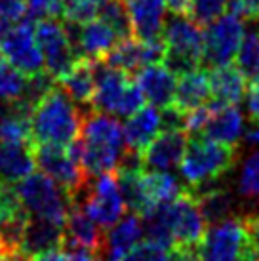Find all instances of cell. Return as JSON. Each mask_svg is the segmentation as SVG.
Instances as JSON below:
<instances>
[{"instance_id":"f35d334b","label":"cell","mask_w":259,"mask_h":261,"mask_svg":"<svg viewBox=\"0 0 259 261\" xmlns=\"http://www.w3.org/2000/svg\"><path fill=\"white\" fill-rule=\"evenodd\" d=\"M27 10L35 17H61L63 0H27Z\"/></svg>"},{"instance_id":"60d3db41","label":"cell","mask_w":259,"mask_h":261,"mask_svg":"<svg viewBox=\"0 0 259 261\" xmlns=\"http://www.w3.org/2000/svg\"><path fill=\"white\" fill-rule=\"evenodd\" d=\"M227 6L238 17L252 19V21L259 19V0H227Z\"/></svg>"},{"instance_id":"bcb514c9","label":"cell","mask_w":259,"mask_h":261,"mask_svg":"<svg viewBox=\"0 0 259 261\" xmlns=\"http://www.w3.org/2000/svg\"><path fill=\"white\" fill-rule=\"evenodd\" d=\"M0 261H31V257L23 255L21 252H17V254L12 255H0Z\"/></svg>"},{"instance_id":"4dcf8cb0","label":"cell","mask_w":259,"mask_h":261,"mask_svg":"<svg viewBox=\"0 0 259 261\" xmlns=\"http://www.w3.org/2000/svg\"><path fill=\"white\" fill-rule=\"evenodd\" d=\"M237 69L242 73L246 82L259 80V33H248L237 51Z\"/></svg>"},{"instance_id":"e575fe53","label":"cell","mask_w":259,"mask_h":261,"mask_svg":"<svg viewBox=\"0 0 259 261\" xmlns=\"http://www.w3.org/2000/svg\"><path fill=\"white\" fill-rule=\"evenodd\" d=\"M105 0H63L61 17L69 23H86L95 19Z\"/></svg>"},{"instance_id":"c3c4849f","label":"cell","mask_w":259,"mask_h":261,"mask_svg":"<svg viewBox=\"0 0 259 261\" xmlns=\"http://www.w3.org/2000/svg\"><path fill=\"white\" fill-rule=\"evenodd\" d=\"M95 261H113V259H109L107 255H105V257H101V255L97 257V255H95Z\"/></svg>"},{"instance_id":"ac0fdd59","label":"cell","mask_w":259,"mask_h":261,"mask_svg":"<svg viewBox=\"0 0 259 261\" xmlns=\"http://www.w3.org/2000/svg\"><path fill=\"white\" fill-rule=\"evenodd\" d=\"M132 35L137 40H160L166 25V0H124Z\"/></svg>"},{"instance_id":"74e56055","label":"cell","mask_w":259,"mask_h":261,"mask_svg":"<svg viewBox=\"0 0 259 261\" xmlns=\"http://www.w3.org/2000/svg\"><path fill=\"white\" fill-rule=\"evenodd\" d=\"M19 210H21V204H19L15 187L0 181V223Z\"/></svg>"},{"instance_id":"d4e9b609","label":"cell","mask_w":259,"mask_h":261,"mask_svg":"<svg viewBox=\"0 0 259 261\" xmlns=\"http://www.w3.org/2000/svg\"><path fill=\"white\" fill-rule=\"evenodd\" d=\"M35 154L31 143H14L0 139V181L15 185L35 172Z\"/></svg>"},{"instance_id":"d590c367","label":"cell","mask_w":259,"mask_h":261,"mask_svg":"<svg viewBox=\"0 0 259 261\" xmlns=\"http://www.w3.org/2000/svg\"><path fill=\"white\" fill-rule=\"evenodd\" d=\"M225 10H227V0H191L189 17L202 27L223 15Z\"/></svg>"},{"instance_id":"5b68a950","label":"cell","mask_w":259,"mask_h":261,"mask_svg":"<svg viewBox=\"0 0 259 261\" xmlns=\"http://www.w3.org/2000/svg\"><path fill=\"white\" fill-rule=\"evenodd\" d=\"M164 42V63L170 71L183 74L193 71L202 63L204 54V37L198 23H194L187 15H173L164 25L162 31Z\"/></svg>"},{"instance_id":"7c38bea8","label":"cell","mask_w":259,"mask_h":261,"mask_svg":"<svg viewBox=\"0 0 259 261\" xmlns=\"http://www.w3.org/2000/svg\"><path fill=\"white\" fill-rule=\"evenodd\" d=\"M0 50L4 58L19 69L25 76L44 71V59L35 37V21L33 19H19L14 27H8L2 38Z\"/></svg>"},{"instance_id":"8992f818","label":"cell","mask_w":259,"mask_h":261,"mask_svg":"<svg viewBox=\"0 0 259 261\" xmlns=\"http://www.w3.org/2000/svg\"><path fill=\"white\" fill-rule=\"evenodd\" d=\"M15 193L21 208L31 218H44L65 223L71 208V196L46 174L31 172L27 177L17 181Z\"/></svg>"},{"instance_id":"7402d4cb","label":"cell","mask_w":259,"mask_h":261,"mask_svg":"<svg viewBox=\"0 0 259 261\" xmlns=\"http://www.w3.org/2000/svg\"><path fill=\"white\" fill-rule=\"evenodd\" d=\"M143 219L132 214L128 218L118 219L113 227H109V232L103 239V248L109 259L120 261L124 255L132 252L134 248L143 240Z\"/></svg>"},{"instance_id":"d6986e66","label":"cell","mask_w":259,"mask_h":261,"mask_svg":"<svg viewBox=\"0 0 259 261\" xmlns=\"http://www.w3.org/2000/svg\"><path fill=\"white\" fill-rule=\"evenodd\" d=\"M103 239L101 227L88 216L82 202L72 200L65 219V246L86 248L97 255L103 250Z\"/></svg>"},{"instance_id":"cb8c5ba5","label":"cell","mask_w":259,"mask_h":261,"mask_svg":"<svg viewBox=\"0 0 259 261\" xmlns=\"http://www.w3.org/2000/svg\"><path fill=\"white\" fill-rule=\"evenodd\" d=\"M160 130V109L154 105H143L134 115H130L122 126L128 151L141 152Z\"/></svg>"},{"instance_id":"83f0119b","label":"cell","mask_w":259,"mask_h":261,"mask_svg":"<svg viewBox=\"0 0 259 261\" xmlns=\"http://www.w3.org/2000/svg\"><path fill=\"white\" fill-rule=\"evenodd\" d=\"M198 202L202 216L208 225H216L229 218H235L237 200L229 189L225 187H206L204 191H193Z\"/></svg>"},{"instance_id":"44dd1931","label":"cell","mask_w":259,"mask_h":261,"mask_svg":"<svg viewBox=\"0 0 259 261\" xmlns=\"http://www.w3.org/2000/svg\"><path fill=\"white\" fill-rule=\"evenodd\" d=\"M65 244V223L44 218H29L19 252L27 257Z\"/></svg>"},{"instance_id":"5bb4252c","label":"cell","mask_w":259,"mask_h":261,"mask_svg":"<svg viewBox=\"0 0 259 261\" xmlns=\"http://www.w3.org/2000/svg\"><path fill=\"white\" fill-rule=\"evenodd\" d=\"M67 33L79 58H88L92 61H103L109 51L120 40L115 31L101 19H90L86 23H69Z\"/></svg>"},{"instance_id":"484cf974","label":"cell","mask_w":259,"mask_h":261,"mask_svg":"<svg viewBox=\"0 0 259 261\" xmlns=\"http://www.w3.org/2000/svg\"><path fill=\"white\" fill-rule=\"evenodd\" d=\"M212 99L210 92V80L206 69H193L177 76L175 94H173V107H177L183 113L202 107Z\"/></svg>"},{"instance_id":"30bf717a","label":"cell","mask_w":259,"mask_h":261,"mask_svg":"<svg viewBox=\"0 0 259 261\" xmlns=\"http://www.w3.org/2000/svg\"><path fill=\"white\" fill-rule=\"evenodd\" d=\"M35 37L42 54L44 69L59 80L79 59L69 33L58 21V17H40L35 23Z\"/></svg>"},{"instance_id":"836d02e7","label":"cell","mask_w":259,"mask_h":261,"mask_svg":"<svg viewBox=\"0 0 259 261\" xmlns=\"http://www.w3.org/2000/svg\"><path fill=\"white\" fill-rule=\"evenodd\" d=\"M238 193L248 200H259V151L244 160L238 177Z\"/></svg>"},{"instance_id":"603a6c76","label":"cell","mask_w":259,"mask_h":261,"mask_svg":"<svg viewBox=\"0 0 259 261\" xmlns=\"http://www.w3.org/2000/svg\"><path fill=\"white\" fill-rule=\"evenodd\" d=\"M212 101L216 105H238L244 99L246 79L237 69V65H217L208 71Z\"/></svg>"},{"instance_id":"ee69618b","label":"cell","mask_w":259,"mask_h":261,"mask_svg":"<svg viewBox=\"0 0 259 261\" xmlns=\"http://www.w3.org/2000/svg\"><path fill=\"white\" fill-rule=\"evenodd\" d=\"M67 261H95V254L86 248H67Z\"/></svg>"},{"instance_id":"9a60e30c","label":"cell","mask_w":259,"mask_h":261,"mask_svg":"<svg viewBox=\"0 0 259 261\" xmlns=\"http://www.w3.org/2000/svg\"><path fill=\"white\" fill-rule=\"evenodd\" d=\"M164 51L166 48L162 38L160 40H137L136 37H128L120 38L103 61L124 73L136 74L141 67L149 63H162Z\"/></svg>"},{"instance_id":"ba28073f","label":"cell","mask_w":259,"mask_h":261,"mask_svg":"<svg viewBox=\"0 0 259 261\" xmlns=\"http://www.w3.org/2000/svg\"><path fill=\"white\" fill-rule=\"evenodd\" d=\"M33 154H35V164L40 168V172L61 185L67 191V195L71 196V202L84 193L88 174L84 172L82 164L72 159L67 147L35 143Z\"/></svg>"},{"instance_id":"8fae6325","label":"cell","mask_w":259,"mask_h":261,"mask_svg":"<svg viewBox=\"0 0 259 261\" xmlns=\"http://www.w3.org/2000/svg\"><path fill=\"white\" fill-rule=\"evenodd\" d=\"M166 221L173 237V246H196L206 234V219L202 216L193 191L185 189L173 200L162 204Z\"/></svg>"},{"instance_id":"f6af8a7d","label":"cell","mask_w":259,"mask_h":261,"mask_svg":"<svg viewBox=\"0 0 259 261\" xmlns=\"http://www.w3.org/2000/svg\"><path fill=\"white\" fill-rule=\"evenodd\" d=\"M244 138L248 145L259 147V120H252V126L244 130Z\"/></svg>"},{"instance_id":"52a82bcc","label":"cell","mask_w":259,"mask_h":261,"mask_svg":"<svg viewBox=\"0 0 259 261\" xmlns=\"http://www.w3.org/2000/svg\"><path fill=\"white\" fill-rule=\"evenodd\" d=\"M200 261H259L242 218H229L212 225L198 244Z\"/></svg>"},{"instance_id":"4316f807","label":"cell","mask_w":259,"mask_h":261,"mask_svg":"<svg viewBox=\"0 0 259 261\" xmlns=\"http://www.w3.org/2000/svg\"><path fill=\"white\" fill-rule=\"evenodd\" d=\"M58 82L72 101L90 107L95 90V61L79 58Z\"/></svg>"},{"instance_id":"7bdbcfd3","label":"cell","mask_w":259,"mask_h":261,"mask_svg":"<svg viewBox=\"0 0 259 261\" xmlns=\"http://www.w3.org/2000/svg\"><path fill=\"white\" fill-rule=\"evenodd\" d=\"M248 115L252 120H259V80L252 82L248 94Z\"/></svg>"},{"instance_id":"7dc6e473","label":"cell","mask_w":259,"mask_h":261,"mask_svg":"<svg viewBox=\"0 0 259 261\" xmlns=\"http://www.w3.org/2000/svg\"><path fill=\"white\" fill-rule=\"evenodd\" d=\"M6 31H8V23L0 21V46H2V38L6 35Z\"/></svg>"},{"instance_id":"d6a6232c","label":"cell","mask_w":259,"mask_h":261,"mask_svg":"<svg viewBox=\"0 0 259 261\" xmlns=\"http://www.w3.org/2000/svg\"><path fill=\"white\" fill-rule=\"evenodd\" d=\"M97 17L101 21L107 23L109 27L118 35V38H128L132 35L128 8H126L124 0H105L101 4Z\"/></svg>"},{"instance_id":"e0dca14e","label":"cell","mask_w":259,"mask_h":261,"mask_svg":"<svg viewBox=\"0 0 259 261\" xmlns=\"http://www.w3.org/2000/svg\"><path fill=\"white\" fill-rule=\"evenodd\" d=\"M134 76L149 105H154L157 109H164L173 103L177 74L170 71L164 63H149L141 67Z\"/></svg>"},{"instance_id":"8d00e7d4","label":"cell","mask_w":259,"mask_h":261,"mask_svg":"<svg viewBox=\"0 0 259 261\" xmlns=\"http://www.w3.org/2000/svg\"><path fill=\"white\" fill-rule=\"evenodd\" d=\"M120 261H168V248L160 246L152 240H145L139 242Z\"/></svg>"},{"instance_id":"b9f144b4","label":"cell","mask_w":259,"mask_h":261,"mask_svg":"<svg viewBox=\"0 0 259 261\" xmlns=\"http://www.w3.org/2000/svg\"><path fill=\"white\" fill-rule=\"evenodd\" d=\"M246 227V232H248V239H250V244H252L253 252L259 259V210L253 212V214H248L242 218Z\"/></svg>"},{"instance_id":"f1b7e54d","label":"cell","mask_w":259,"mask_h":261,"mask_svg":"<svg viewBox=\"0 0 259 261\" xmlns=\"http://www.w3.org/2000/svg\"><path fill=\"white\" fill-rule=\"evenodd\" d=\"M31 113H33V109H29L21 101L8 103V109L4 111V115L0 116V139L33 145Z\"/></svg>"},{"instance_id":"1f68e13d","label":"cell","mask_w":259,"mask_h":261,"mask_svg":"<svg viewBox=\"0 0 259 261\" xmlns=\"http://www.w3.org/2000/svg\"><path fill=\"white\" fill-rule=\"evenodd\" d=\"M27 84V76L15 69L4 56H0V99L6 103L17 101Z\"/></svg>"},{"instance_id":"f546056e","label":"cell","mask_w":259,"mask_h":261,"mask_svg":"<svg viewBox=\"0 0 259 261\" xmlns=\"http://www.w3.org/2000/svg\"><path fill=\"white\" fill-rule=\"evenodd\" d=\"M183 191H185V187H181V183L172 174L145 170V193H147V198L151 204V210L159 204L173 200Z\"/></svg>"},{"instance_id":"ffe728a7","label":"cell","mask_w":259,"mask_h":261,"mask_svg":"<svg viewBox=\"0 0 259 261\" xmlns=\"http://www.w3.org/2000/svg\"><path fill=\"white\" fill-rule=\"evenodd\" d=\"M244 115L237 105H216L200 134L217 143L237 147L244 136Z\"/></svg>"},{"instance_id":"277c9868","label":"cell","mask_w":259,"mask_h":261,"mask_svg":"<svg viewBox=\"0 0 259 261\" xmlns=\"http://www.w3.org/2000/svg\"><path fill=\"white\" fill-rule=\"evenodd\" d=\"M143 105V94L128 73L111 67L105 61H95V90L90 109L116 118H128Z\"/></svg>"},{"instance_id":"9c48e42d","label":"cell","mask_w":259,"mask_h":261,"mask_svg":"<svg viewBox=\"0 0 259 261\" xmlns=\"http://www.w3.org/2000/svg\"><path fill=\"white\" fill-rule=\"evenodd\" d=\"M244 35L246 29L242 17H238L232 12L219 15L202 31V37H204L202 63H206L208 67L230 63L237 58V51L242 44Z\"/></svg>"},{"instance_id":"3957f363","label":"cell","mask_w":259,"mask_h":261,"mask_svg":"<svg viewBox=\"0 0 259 261\" xmlns=\"http://www.w3.org/2000/svg\"><path fill=\"white\" fill-rule=\"evenodd\" d=\"M237 147L223 145L202 134H194L193 139H187V147L179 162L181 177L191 191H198L214 185V181L230 172L237 164Z\"/></svg>"},{"instance_id":"4fadbf2b","label":"cell","mask_w":259,"mask_h":261,"mask_svg":"<svg viewBox=\"0 0 259 261\" xmlns=\"http://www.w3.org/2000/svg\"><path fill=\"white\" fill-rule=\"evenodd\" d=\"M80 200L88 216L99 225L101 229H109L122 218L126 204L122 200V195L116 185V177L113 172L109 174L95 175L94 185H86V196L74 198Z\"/></svg>"},{"instance_id":"ab89813d","label":"cell","mask_w":259,"mask_h":261,"mask_svg":"<svg viewBox=\"0 0 259 261\" xmlns=\"http://www.w3.org/2000/svg\"><path fill=\"white\" fill-rule=\"evenodd\" d=\"M27 14V0H0V21L17 23Z\"/></svg>"},{"instance_id":"6da1fadb","label":"cell","mask_w":259,"mask_h":261,"mask_svg":"<svg viewBox=\"0 0 259 261\" xmlns=\"http://www.w3.org/2000/svg\"><path fill=\"white\" fill-rule=\"evenodd\" d=\"M79 149L80 164L88 175L115 172L126 154V139L116 116L95 111L84 116Z\"/></svg>"},{"instance_id":"2e32d148","label":"cell","mask_w":259,"mask_h":261,"mask_svg":"<svg viewBox=\"0 0 259 261\" xmlns=\"http://www.w3.org/2000/svg\"><path fill=\"white\" fill-rule=\"evenodd\" d=\"M185 147H187L185 130H160L157 138L139 152L143 168L149 172H168L179 166Z\"/></svg>"},{"instance_id":"7a4b0ae2","label":"cell","mask_w":259,"mask_h":261,"mask_svg":"<svg viewBox=\"0 0 259 261\" xmlns=\"http://www.w3.org/2000/svg\"><path fill=\"white\" fill-rule=\"evenodd\" d=\"M84 116L76 103L67 95L63 88L56 84L31 113V134L35 143L69 147L80 138Z\"/></svg>"}]
</instances>
